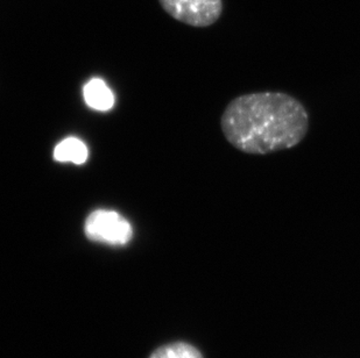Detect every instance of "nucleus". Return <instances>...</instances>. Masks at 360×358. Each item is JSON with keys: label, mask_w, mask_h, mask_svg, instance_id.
I'll return each mask as SVG.
<instances>
[{"label": "nucleus", "mask_w": 360, "mask_h": 358, "mask_svg": "<svg viewBox=\"0 0 360 358\" xmlns=\"http://www.w3.org/2000/svg\"><path fill=\"white\" fill-rule=\"evenodd\" d=\"M85 237L98 244L122 247L132 240L131 223L113 211L97 210L85 220Z\"/></svg>", "instance_id": "f03ea898"}, {"label": "nucleus", "mask_w": 360, "mask_h": 358, "mask_svg": "<svg viewBox=\"0 0 360 358\" xmlns=\"http://www.w3.org/2000/svg\"><path fill=\"white\" fill-rule=\"evenodd\" d=\"M86 145L77 138H68L58 143L54 149V159L58 162H70L77 166L84 164L88 159Z\"/></svg>", "instance_id": "39448f33"}, {"label": "nucleus", "mask_w": 360, "mask_h": 358, "mask_svg": "<svg viewBox=\"0 0 360 358\" xmlns=\"http://www.w3.org/2000/svg\"><path fill=\"white\" fill-rule=\"evenodd\" d=\"M221 132L228 142L250 155L294 148L306 138L309 114L302 102L283 92L239 95L223 112Z\"/></svg>", "instance_id": "f257e3e1"}, {"label": "nucleus", "mask_w": 360, "mask_h": 358, "mask_svg": "<svg viewBox=\"0 0 360 358\" xmlns=\"http://www.w3.org/2000/svg\"><path fill=\"white\" fill-rule=\"evenodd\" d=\"M150 358H204V356L195 345L181 341L155 349Z\"/></svg>", "instance_id": "423d86ee"}, {"label": "nucleus", "mask_w": 360, "mask_h": 358, "mask_svg": "<svg viewBox=\"0 0 360 358\" xmlns=\"http://www.w3.org/2000/svg\"><path fill=\"white\" fill-rule=\"evenodd\" d=\"M83 97L89 107L96 111L108 112L115 105V95L101 78H94L83 88Z\"/></svg>", "instance_id": "20e7f679"}, {"label": "nucleus", "mask_w": 360, "mask_h": 358, "mask_svg": "<svg viewBox=\"0 0 360 358\" xmlns=\"http://www.w3.org/2000/svg\"><path fill=\"white\" fill-rule=\"evenodd\" d=\"M163 10L174 19L194 27H207L219 19L221 0H159Z\"/></svg>", "instance_id": "7ed1b4c3"}]
</instances>
